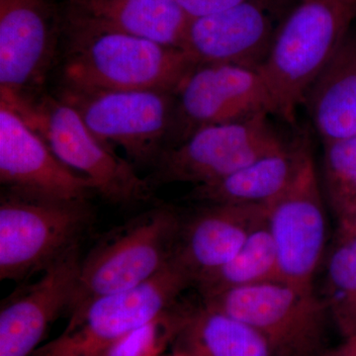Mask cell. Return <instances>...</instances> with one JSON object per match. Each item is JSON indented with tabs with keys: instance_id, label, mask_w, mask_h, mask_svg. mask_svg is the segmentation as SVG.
<instances>
[{
	"instance_id": "obj_1",
	"label": "cell",
	"mask_w": 356,
	"mask_h": 356,
	"mask_svg": "<svg viewBox=\"0 0 356 356\" xmlns=\"http://www.w3.org/2000/svg\"><path fill=\"white\" fill-rule=\"evenodd\" d=\"M64 89L175 93L197 65L182 49L70 21Z\"/></svg>"
},
{
	"instance_id": "obj_2",
	"label": "cell",
	"mask_w": 356,
	"mask_h": 356,
	"mask_svg": "<svg viewBox=\"0 0 356 356\" xmlns=\"http://www.w3.org/2000/svg\"><path fill=\"white\" fill-rule=\"evenodd\" d=\"M356 0H300L278 27L261 72L274 114L289 123L312 83L353 29Z\"/></svg>"
},
{
	"instance_id": "obj_3",
	"label": "cell",
	"mask_w": 356,
	"mask_h": 356,
	"mask_svg": "<svg viewBox=\"0 0 356 356\" xmlns=\"http://www.w3.org/2000/svg\"><path fill=\"white\" fill-rule=\"evenodd\" d=\"M181 218L172 207L154 205L105 233L81 259L67 314L139 286L170 266Z\"/></svg>"
},
{
	"instance_id": "obj_4",
	"label": "cell",
	"mask_w": 356,
	"mask_h": 356,
	"mask_svg": "<svg viewBox=\"0 0 356 356\" xmlns=\"http://www.w3.org/2000/svg\"><path fill=\"white\" fill-rule=\"evenodd\" d=\"M95 222L89 201H54L1 191L0 280L23 283L81 247Z\"/></svg>"
},
{
	"instance_id": "obj_5",
	"label": "cell",
	"mask_w": 356,
	"mask_h": 356,
	"mask_svg": "<svg viewBox=\"0 0 356 356\" xmlns=\"http://www.w3.org/2000/svg\"><path fill=\"white\" fill-rule=\"evenodd\" d=\"M20 115L65 165L88 178L103 200L122 208L153 200L149 178L140 177L131 161L98 140L69 103L41 96Z\"/></svg>"
},
{
	"instance_id": "obj_6",
	"label": "cell",
	"mask_w": 356,
	"mask_h": 356,
	"mask_svg": "<svg viewBox=\"0 0 356 356\" xmlns=\"http://www.w3.org/2000/svg\"><path fill=\"white\" fill-rule=\"evenodd\" d=\"M192 285L175 261L132 289L98 297L70 314L62 334L40 346L31 356H102L110 346L177 306Z\"/></svg>"
},
{
	"instance_id": "obj_7",
	"label": "cell",
	"mask_w": 356,
	"mask_h": 356,
	"mask_svg": "<svg viewBox=\"0 0 356 356\" xmlns=\"http://www.w3.org/2000/svg\"><path fill=\"white\" fill-rule=\"evenodd\" d=\"M204 305L257 330L275 356H318L327 309L314 288L276 280L222 292Z\"/></svg>"
},
{
	"instance_id": "obj_8",
	"label": "cell",
	"mask_w": 356,
	"mask_h": 356,
	"mask_svg": "<svg viewBox=\"0 0 356 356\" xmlns=\"http://www.w3.org/2000/svg\"><path fill=\"white\" fill-rule=\"evenodd\" d=\"M175 95L159 90L63 89L60 98L76 110L98 140L112 149L120 147L136 168H153L175 128Z\"/></svg>"
},
{
	"instance_id": "obj_9",
	"label": "cell",
	"mask_w": 356,
	"mask_h": 356,
	"mask_svg": "<svg viewBox=\"0 0 356 356\" xmlns=\"http://www.w3.org/2000/svg\"><path fill=\"white\" fill-rule=\"evenodd\" d=\"M269 114L198 129L166 147L147 177L154 187L209 184L288 146L269 123Z\"/></svg>"
},
{
	"instance_id": "obj_10",
	"label": "cell",
	"mask_w": 356,
	"mask_h": 356,
	"mask_svg": "<svg viewBox=\"0 0 356 356\" xmlns=\"http://www.w3.org/2000/svg\"><path fill=\"white\" fill-rule=\"evenodd\" d=\"M56 46L51 0H0V102L22 113L39 99Z\"/></svg>"
},
{
	"instance_id": "obj_11",
	"label": "cell",
	"mask_w": 356,
	"mask_h": 356,
	"mask_svg": "<svg viewBox=\"0 0 356 356\" xmlns=\"http://www.w3.org/2000/svg\"><path fill=\"white\" fill-rule=\"evenodd\" d=\"M266 222L277 252L280 280L314 288L327 241V220L311 152L282 194L267 206Z\"/></svg>"
},
{
	"instance_id": "obj_12",
	"label": "cell",
	"mask_w": 356,
	"mask_h": 356,
	"mask_svg": "<svg viewBox=\"0 0 356 356\" xmlns=\"http://www.w3.org/2000/svg\"><path fill=\"white\" fill-rule=\"evenodd\" d=\"M175 95L173 129H179V142L198 129L274 114L273 98L261 72L238 65H198Z\"/></svg>"
},
{
	"instance_id": "obj_13",
	"label": "cell",
	"mask_w": 356,
	"mask_h": 356,
	"mask_svg": "<svg viewBox=\"0 0 356 356\" xmlns=\"http://www.w3.org/2000/svg\"><path fill=\"white\" fill-rule=\"evenodd\" d=\"M2 191L54 201H89L90 181L70 170L15 110L0 103Z\"/></svg>"
},
{
	"instance_id": "obj_14",
	"label": "cell",
	"mask_w": 356,
	"mask_h": 356,
	"mask_svg": "<svg viewBox=\"0 0 356 356\" xmlns=\"http://www.w3.org/2000/svg\"><path fill=\"white\" fill-rule=\"evenodd\" d=\"M81 259V247L74 248L2 301L0 356H31L51 323L67 314Z\"/></svg>"
},
{
	"instance_id": "obj_15",
	"label": "cell",
	"mask_w": 356,
	"mask_h": 356,
	"mask_svg": "<svg viewBox=\"0 0 356 356\" xmlns=\"http://www.w3.org/2000/svg\"><path fill=\"white\" fill-rule=\"evenodd\" d=\"M278 27L261 0L191 18L181 49L196 65H232L259 70Z\"/></svg>"
},
{
	"instance_id": "obj_16",
	"label": "cell",
	"mask_w": 356,
	"mask_h": 356,
	"mask_svg": "<svg viewBox=\"0 0 356 356\" xmlns=\"http://www.w3.org/2000/svg\"><path fill=\"white\" fill-rule=\"evenodd\" d=\"M203 205L187 219L181 218L173 255L192 285L228 264L267 214L266 205Z\"/></svg>"
},
{
	"instance_id": "obj_17",
	"label": "cell",
	"mask_w": 356,
	"mask_h": 356,
	"mask_svg": "<svg viewBox=\"0 0 356 356\" xmlns=\"http://www.w3.org/2000/svg\"><path fill=\"white\" fill-rule=\"evenodd\" d=\"M191 19L177 0H72V21L179 49Z\"/></svg>"
},
{
	"instance_id": "obj_18",
	"label": "cell",
	"mask_w": 356,
	"mask_h": 356,
	"mask_svg": "<svg viewBox=\"0 0 356 356\" xmlns=\"http://www.w3.org/2000/svg\"><path fill=\"white\" fill-rule=\"evenodd\" d=\"M309 153L306 143L288 146L227 177L196 185L187 199L202 204L268 206L289 187Z\"/></svg>"
},
{
	"instance_id": "obj_19",
	"label": "cell",
	"mask_w": 356,
	"mask_h": 356,
	"mask_svg": "<svg viewBox=\"0 0 356 356\" xmlns=\"http://www.w3.org/2000/svg\"><path fill=\"white\" fill-rule=\"evenodd\" d=\"M303 102L324 144L356 137V31L353 28L312 83Z\"/></svg>"
},
{
	"instance_id": "obj_20",
	"label": "cell",
	"mask_w": 356,
	"mask_h": 356,
	"mask_svg": "<svg viewBox=\"0 0 356 356\" xmlns=\"http://www.w3.org/2000/svg\"><path fill=\"white\" fill-rule=\"evenodd\" d=\"M177 339L178 348L191 356H275L254 327L203 303L185 311Z\"/></svg>"
},
{
	"instance_id": "obj_21",
	"label": "cell",
	"mask_w": 356,
	"mask_h": 356,
	"mask_svg": "<svg viewBox=\"0 0 356 356\" xmlns=\"http://www.w3.org/2000/svg\"><path fill=\"white\" fill-rule=\"evenodd\" d=\"M280 280L277 252L266 218L250 233L238 254L194 284L208 299L229 290Z\"/></svg>"
},
{
	"instance_id": "obj_22",
	"label": "cell",
	"mask_w": 356,
	"mask_h": 356,
	"mask_svg": "<svg viewBox=\"0 0 356 356\" xmlns=\"http://www.w3.org/2000/svg\"><path fill=\"white\" fill-rule=\"evenodd\" d=\"M324 302L343 337L356 332V234L337 232L325 261Z\"/></svg>"
},
{
	"instance_id": "obj_23",
	"label": "cell",
	"mask_w": 356,
	"mask_h": 356,
	"mask_svg": "<svg viewBox=\"0 0 356 356\" xmlns=\"http://www.w3.org/2000/svg\"><path fill=\"white\" fill-rule=\"evenodd\" d=\"M327 200L339 222L356 210V137L324 144Z\"/></svg>"
},
{
	"instance_id": "obj_24",
	"label": "cell",
	"mask_w": 356,
	"mask_h": 356,
	"mask_svg": "<svg viewBox=\"0 0 356 356\" xmlns=\"http://www.w3.org/2000/svg\"><path fill=\"white\" fill-rule=\"evenodd\" d=\"M184 316L185 310L175 307L122 337L102 356L161 355L168 344L177 339L184 324Z\"/></svg>"
},
{
	"instance_id": "obj_25",
	"label": "cell",
	"mask_w": 356,
	"mask_h": 356,
	"mask_svg": "<svg viewBox=\"0 0 356 356\" xmlns=\"http://www.w3.org/2000/svg\"><path fill=\"white\" fill-rule=\"evenodd\" d=\"M247 0H177L178 3L191 18L221 13Z\"/></svg>"
},
{
	"instance_id": "obj_26",
	"label": "cell",
	"mask_w": 356,
	"mask_h": 356,
	"mask_svg": "<svg viewBox=\"0 0 356 356\" xmlns=\"http://www.w3.org/2000/svg\"><path fill=\"white\" fill-rule=\"evenodd\" d=\"M331 356H356V332L344 337L343 343Z\"/></svg>"
},
{
	"instance_id": "obj_27",
	"label": "cell",
	"mask_w": 356,
	"mask_h": 356,
	"mask_svg": "<svg viewBox=\"0 0 356 356\" xmlns=\"http://www.w3.org/2000/svg\"><path fill=\"white\" fill-rule=\"evenodd\" d=\"M339 229L341 231L348 232V233L356 234V210L351 216L343 221L339 222Z\"/></svg>"
},
{
	"instance_id": "obj_28",
	"label": "cell",
	"mask_w": 356,
	"mask_h": 356,
	"mask_svg": "<svg viewBox=\"0 0 356 356\" xmlns=\"http://www.w3.org/2000/svg\"><path fill=\"white\" fill-rule=\"evenodd\" d=\"M159 356H191V355H189L188 353H186V351H185L184 350H180V348H178V350L173 351V353H170V355H161Z\"/></svg>"
}]
</instances>
